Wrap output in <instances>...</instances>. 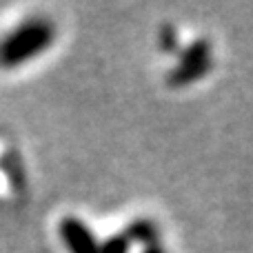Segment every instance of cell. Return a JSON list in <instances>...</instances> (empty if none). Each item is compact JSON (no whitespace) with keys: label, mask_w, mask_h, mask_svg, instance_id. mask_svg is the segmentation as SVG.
Instances as JSON below:
<instances>
[{"label":"cell","mask_w":253,"mask_h":253,"mask_svg":"<svg viewBox=\"0 0 253 253\" xmlns=\"http://www.w3.org/2000/svg\"><path fill=\"white\" fill-rule=\"evenodd\" d=\"M53 42V27L47 20H29L0 40V67L25 65Z\"/></svg>","instance_id":"1"},{"label":"cell","mask_w":253,"mask_h":253,"mask_svg":"<svg viewBox=\"0 0 253 253\" xmlns=\"http://www.w3.org/2000/svg\"><path fill=\"white\" fill-rule=\"evenodd\" d=\"M129 242H131L129 236H126V233H120V236H114V238L102 242L98 253H126L129 251Z\"/></svg>","instance_id":"4"},{"label":"cell","mask_w":253,"mask_h":253,"mask_svg":"<svg viewBox=\"0 0 253 253\" xmlns=\"http://www.w3.org/2000/svg\"><path fill=\"white\" fill-rule=\"evenodd\" d=\"M209 53H211L209 44H207L205 40L193 42L191 47L182 53L178 67L173 69V74H171V83L173 84H184V83H191V80L200 78V76L209 69V62H211Z\"/></svg>","instance_id":"2"},{"label":"cell","mask_w":253,"mask_h":253,"mask_svg":"<svg viewBox=\"0 0 253 253\" xmlns=\"http://www.w3.org/2000/svg\"><path fill=\"white\" fill-rule=\"evenodd\" d=\"M144 253H165V251H162L158 245H149V247H147V251H144Z\"/></svg>","instance_id":"5"},{"label":"cell","mask_w":253,"mask_h":253,"mask_svg":"<svg viewBox=\"0 0 253 253\" xmlns=\"http://www.w3.org/2000/svg\"><path fill=\"white\" fill-rule=\"evenodd\" d=\"M60 236L69 253H98L100 245L96 242L91 229L78 218H65L60 222Z\"/></svg>","instance_id":"3"}]
</instances>
